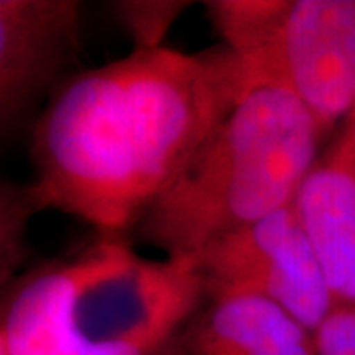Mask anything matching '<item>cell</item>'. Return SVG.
<instances>
[{
  "mask_svg": "<svg viewBox=\"0 0 355 355\" xmlns=\"http://www.w3.org/2000/svg\"><path fill=\"white\" fill-rule=\"evenodd\" d=\"M239 77L229 48H144L67 77L32 139V211L58 209L103 237L137 229L216 125Z\"/></svg>",
  "mask_w": 355,
  "mask_h": 355,
  "instance_id": "cell-1",
  "label": "cell"
},
{
  "mask_svg": "<svg viewBox=\"0 0 355 355\" xmlns=\"http://www.w3.org/2000/svg\"><path fill=\"white\" fill-rule=\"evenodd\" d=\"M322 137L294 93L239 58L225 109L137 231L166 257H196L292 205L318 164Z\"/></svg>",
  "mask_w": 355,
  "mask_h": 355,
  "instance_id": "cell-2",
  "label": "cell"
},
{
  "mask_svg": "<svg viewBox=\"0 0 355 355\" xmlns=\"http://www.w3.org/2000/svg\"><path fill=\"white\" fill-rule=\"evenodd\" d=\"M205 298L191 259L154 261L101 237L10 288L0 355H162Z\"/></svg>",
  "mask_w": 355,
  "mask_h": 355,
  "instance_id": "cell-3",
  "label": "cell"
},
{
  "mask_svg": "<svg viewBox=\"0 0 355 355\" xmlns=\"http://www.w3.org/2000/svg\"><path fill=\"white\" fill-rule=\"evenodd\" d=\"M225 48L298 97L326 135L355 109V0L209 2Z\"/></svg>",
  "mask_w": 355,
  "mask_h": 355,
  "instance_id": "cell-4",
  "label": "cell"
},
{
  "mask_svg": "<svg viewBox=\"0 0 355 355\" xmlns=\"http://www.w3.org/2000/svg\"><path fill=\"white\" fill-rule=\"evenodd\" d=\"M191 261L207 298L231 294L263 298L312 334L336 306L292 205L217 239Z\"/></svg>",
  "mask_w": 355,
  "mask_h": 355,
  "instance_id": "cell-5",
  "label": "cell"
},
{
  "mask_svg": "<svg viewBox=\"0 0 355 355\" xmlns=\"http://www.w3.org/2000/svg\"><path fill=\"white\" fill-rule=\"evenodd\" d=\"M79 51V2L0 0V119L4 135L55 93Z\"/></svg>",
  "mask_w": 355,
  "mask_h": 355,
  "instance_id": "cell-6",
  "label": "cell"
},
{
  "mask_svg": "<svg viewBox=\"0 0 355 355\" xmlns=\"http://www.w3.org/2000/svg\"><path fill=\"white\" fill-rule=\"evenodd\" d=\"M162 355H316L314 334L277 304L209 296Z\"/></svg>",
  "mask_w": 355,
  "mask_h": 355,
  "instance_id": "cell-7",
  "label": "cell"
},
{
  "mask_svg": "<svg viewBox=\"0 0 355 355\" xmlns=\"http://www.w3.org/2000/svg\"><path fill=\"white\" fill-rule=\"evenodd\" d=\"M292 207L336 306L355 304V176L326 156L306 176Z\"/></svg>",
  "mask_w": 355,
  "mask_h": 355,
  "instance_id": "cell-8",
  "label": "cell"
},
{
  "mask_svg": "<svg viewBox=\"0 0 355 355\" xmlns=\"http://www.w3.org/2000/svg\"><path fill=\"white\" fill-rule=\"evenodd\" d=\"M182 6L184 4L170 2H130L121 6V10L125 12V20L132 30V36L140 42L139 50L162 46L160 38L174 22Z\"/></svg>",
  "mask_w": 355,
  "mask_h": 355,
  "instance_id": "cell-9",
  "label": "cell"
},
{
  "mask_svg": "<svg viewBox=\"0 0 355 355\" xmlns=\"http://www.w3.org/2000/svg\"><path fill=\"white\" fill-rule=\"evenodd\" d=\"M316 355H355V304L334 306L314 331Z\"/></svg>",
  "mask_w": 355,
  "mask_h": 355,
  "instance_id": "cell-10",
  "label": "cell"
},
{
  "mask_svg": "<svg viewBox=\"0 0 355 355\" xmlns=\"http://www.w3.org/2000/svg\"><path fill=\"white\" fill-rule=\"evenodd\" d=\"M328 158L343 166L347 172H352L355 176V109L345 119L342 132H340V137L336 140L331 153L328 154Z\"/></svg>",
  "mask_w": 355,
  "mask_h": 355,
  "instance_id": "cell-11",
  "label": "cell"
}]
</instances>
